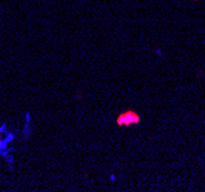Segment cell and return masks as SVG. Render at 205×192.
Masks as SVG:
<instances>
[{"mask_svg": "<svg viewBox=\"0 0 205 192\" xmlns=\"http://www.w3.org/2000/svg\"><path fill=\"white\" fill-rule=\"evenodd\" d=\"M139 121H140V115L134 111H125V112L119 114V117L116 118V123L119 126H125V128L131 126V125H137Z\"/></svg>", "mask_w": 205, "mask_h": 192, "instance_id": "1", "label": "cell"}, {"mask_svg": "<svg viewBox=\"0 0 205 192\" xmlns=\"http://www.w3.org/2000/svg\"><path fill=\"white\" fill-rule=\"evenodd\" d=\"M196 2H197V0H196Z\"/></svg>", "mask_w": 205, "mask_h": 192, "instance_id": "2", "label": "cell"}]
</instances>
